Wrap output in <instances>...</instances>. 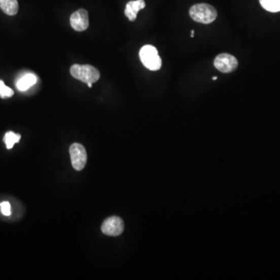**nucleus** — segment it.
Returning <instances> with one entry per match:
<instances>
[{
    "label": "nucleus",
    "instance_id": "8",
    "mask_svg": "<svg viewBox=\"0 0 280 280\" xmlns=\"http://www.w3.org/2000/svg\"><path fill=\"white\" fill-rule=\"evenodd\" d=\"M146 3L144 0H135V1H129L126 4L125 7V14L128 20L130 21H134L136 19L137 14L139 10L145 8Z\"/></svg>",
    "mask_w": 280,
    "mask_h": 280
},
{
    "label": "nucleus",
    "instance_id": "2",
    "mask_svg": "<svg viewBox=\"0 0 280 280\" xmlns=\"http://www.w3.org/2000/svg\"><path fill=\"white\" fill-rule=\"evenodd\" d=\"M70 74L73 77L83 83H96L100 79V73L95 67L90 65L75 64L70 68Z\"/></svg>",
    "mask_w": 280,
    "mask_h": 280
},
{
    "label": "nucleus",
    "instance_id": "14",
    "mask_svg": "<svg viewBox=\"0 0 280 280\" xmlns=\"http://www.w3.org/2000/svg\"><path fill=\"white\" fill-rule=\"evenodd\" d=\"M1 206V211L4 216H10L11 214V206H10V202H3L0 204Z\"/></svg>",
    "mask_w": 280,
    "mask_h": 280
},
{
    "label": "nucleus",
    "instance_id": "3",
    "mask_svg": "<svg viewBox=\"0 0 280 280\" xmlns=\"http://www.w3.org/2000/svg\"><path fill=\"white\" fill-rule=\"evenodd\" d=\"M139 58L144 66L151 71H157L161 68V58L158 51L153 45H147L143 47L140 49Z\"/></svg>",
    "mask_w": 280,
    "mask_h": 280
},
{
    "label": "nucleus",
    "instance_id": "5",
    "mask_svg": "<svg viewBox=\"0 0 280 280\" xmlns=\"http://www.w3.org/2000/svg\"><path fill=\"white\" fill-rule=\"evenodd\" d=\"M70 158L74 168L82 170L85 167L87 161V154L84 146L80 144H74L69 148Z\"/></svg>",
    "mask_w": 280,
    "mask_h": 280
},
{
    "label": "nucleus",
    "instance_id": "13",
    "mask_svg": "<svg viewBox=\"0 0 280 280\" xmlns=\"http://www.w3.org/2000/svg\"><path fill=\"white\" fill-rule=\"evenodd\" d=\"M14 94V90L6 86L3 80H0V97L3 99L9 98L13 97Z\"/></svg>",
    "mask_w": 280,
    "mask_h": 280
},
{
    "label": "nucleus",
    "instance_id": "15",
    "mask_svg": "<svg viewBox=\"0 0 280 280\" xmlns=\"http://www.w3.org/2000/svg\"><path fill=\"white\" fill-rule=\"evenodd\" d=\"M194 36H195V31H194V30H192L191 31V38H194Z\"/></svg>",
    "mask_w": 280,
    "mask_h": 280
},
{
    "label": "nucleus",
    "instance_id": "9",
    "mask_svg": "<svg viewBox=\"0 0 280 280\" xmlns=\"http://www.w3.org/2000/svg\"><path fill=\"white\" fill-rule=\"evenodd\" d=\"M36 83H37V77L32 74H27L23 76L17 81V87L20 91H25L32 86L34 85Z\"/></svg>",
    "mask_w": 280,
    "mask_h": 280
},
{
    "label": "nucleus",
    "instance_id": "4",
    "mask_svg": "<svg viewBox=\"0 0 280 280\" xmlns=\"http://www.w3.org/2000/svg\"><path fill=\"white\" fill-rule=\"evenodd\" d=\"M214 66L220 72L230 74L237 69L238 66V61L235 57L230 54L222 53L216 57Z\"/></svg>",
    "mask_w": 280,
    "mask_h": 280
},
{
    "label": "nucleus",
    "instance_id": "6",
    "mask_svg": "<svg viewBox=\"0 0 280 280\" xmlns=\"http://www.w3.org/2000/svg\"><path fill=\"white\" fill-rule=\"evenodd\" d=\"M125 225L120 217H111L103 221L101 226V230L104 234L112 237H116L122 234L124 231Z\"/></svg>",
    "mask_w": 280,
    "mask_h": 280
},
{
    "label": "nucleus",
    "instance_id": "11",
    "mask_svg": "<svg viewBox=\"0 0 280 280\" xmlns=\"http://www.w3.org/2000/svg\"><path fill=\"white\" fill-rule=\"evenodd\" d=\"M261 6L271 13L280 12V0H259Z\"/></svg>",
    "mask_w": 280,
    "mask_h": 280
},
{
    "label": "nucleus",
    "instance_id": "1",
    "mask_svg": "<svg viewBox=\"0 0 280 280\" xmlns=\"http://www.w3.org/2000/svg\"><path fill=\"white\" fill-rule=\"evenodd\" d=\"M191 18L198 23L208 24L217 17V11L213 6L206 4H195L189 10Z\"/></svg>",
    "mask_w": 280,
    "mask_h": 280
},
{
    "label": "nucleus",
    "instance_id": "16",
    "mask_svg": "<svg viewBox=\"0 0 280 280\" xmlns=\"http://www.w3.org/2000/svg\"><path fill=\"white\" fill-rule=\"evenodd\" d=\"M87 85H88L89 87H91L92 85H93V84H91V83H89V84H87Z\"/></svg>",
    "mask_w": 280,
    "mask_h": 280
},
{
    "label": "nucleus",
    "instance_id": "12",
    "mask_svg": "<svg viewBox=\"0 0 280 280\" xmlns=\"http://www.w3.org/2000/svg\"><path fill=\"white\" fill-rule=\"evenodd\" d=\"M20 138H21V136L19 134H16L13 132H7L5 136H4V143L7 146V148L8 150L13 148L14 144L20 142Z\"/></svg>",
    "mask_w": 280,
    "mask_h": 280
},
{
    "label": "nucleus",
    "instance_id": "7",
    "mask_svg": "<svg viewBox=\"0 0 280 280\" xmlns=\"http://www.w3.org/2000/svg\"><path fill=\"white\" fill-rule=\"evenodd\" d=\"M71 27L77 31H84L89 27V17L87 10L80 9L70 17Z\"/></svg>",
    "mask_w": 280,
    "mask_h": 280
},
{
    "label": "nucleus",
    "instance_id": "17",
    "mask_svg": "<svg viewBox=\"0 0 280 280\" xmlns=\"http://www.w3.org/2000/svg\"><path fill=\"white\" fill-rule=\"evenodd\" d=\"M217 77H213V80H217Z\"/></svg>",
    "mask_w": 280,
    "mask_h": 280
},
{
    "label": "nucleus",
    "instance_id": "10",
    "mask_svg": "<svg viewBox=\"0 0 280 280\" xmlns=\"http://www.w3.org/2000/svg\"><path fill=\"white\" fill-rule=\"evenodd\" d=\"M0 9L9 16H14L18 13L17 0H0Z\"/></svg>",
    "mask_w": 280,
    "mask_h": 280
}]
</instances>
